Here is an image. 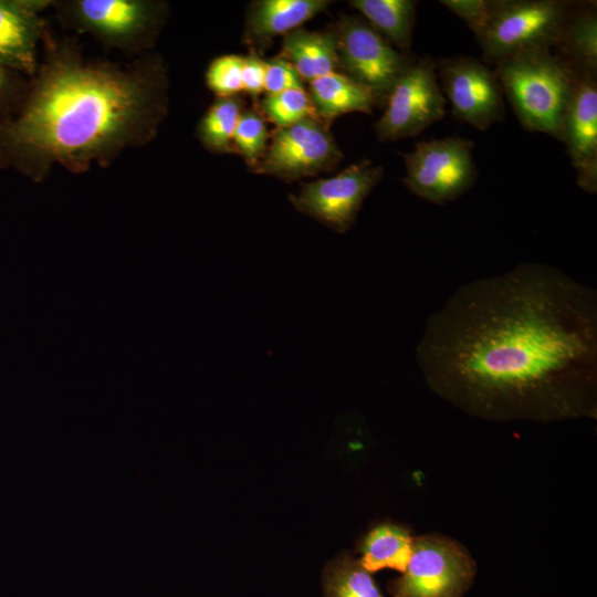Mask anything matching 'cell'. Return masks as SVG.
<instances>
[{"label":"cell","instance_id":"1","mask_svg":"<svg viewBox=\"0 0 597 597\" xmlns=\"http://www.w3.org/2000/svg\"><path fill=\"white\" fill-rule=\"evenodd\" d=\"M415 358L478 407L567 412L596 381L597 293L540 262L467 282L428 316Z\"/></svg>","mask_w":597,"mask_h":597},{"label":"cell","instance_id":"2","mask_svg":"<svg viewBox=\"0 0 597 597\" xmlns=\"http://www.w3.org/2000/svg\"><path fill=\"white\" fill-rule=\"evenodd\" d=\"M167 112L168 75L159 55L117 65L87 60L74 44L48 39L19 115L0 125V144L35 180L54 166L84 172L146 145Z\"/></svg>","mask_w":597,"mask_h":597},{"label":"cell","instance_id":"3","mask_svg":"<svg viewBox=\"0 0 597 597\" xmlns=\"http://www.w3.org/2000/svg\"><path fill=\"white\" fill-rule=\"evenodd\" d=\"M495 76L521 125L563 142L573 71L551 51H531L495 64Z\"/></svg>","mask_w":597,"mask_h":597},{"label":"cell","instance_id":"4","mask_svg":"<svg viewBox=\"0 0 597 597\" xmlns=\"http://www.w3.org/2000/svg\"><path fill=\"white\" fill-rule=\"evenodd\" d=\"M60 17L102 44L126 53L153 46L168 6L156 0H69L54 2Z\"/></svg>","mask_w":597,"mask_h":597},{"label":"cell","instance_id":"5","mask_svg":"<svg viewBox=\"0 0 597 597\" xmlns=\"http://www.w3.org/2000/svg\"><path fill=\"white\" fill-rule=\"evenodd\" d=\"M570 6L559 0H496L486 27L476 36L485 60L495 65L516 54L551 51Z\"/></svg>","mask_w":597,"mask_h":597},{"label":"cell","instance_id":"6","mask_svg":"<svg viewBox=\"0 0 597 597\" xmlns=\"http://www.w3.org/2000/svg\"><path fill=\"white\" fill-rule=\"evenodd\" d=\"M476 564L458 542L439 535L413 537L410 559L394 580V597H462L471 587Z\"/></svg>","mask_w":597,"mask_h":597},{"label":"cell","instance_id":"7","mask_svg":"<svg viewBox=\"0 0 597 597\" xmlns=\"http://www.w3.org/2000/svg\"><path fill=\"white\" fill-rule=\"evenodd\" d=\"M473 143L458 136L421 140L401 153L406 166L402 182L415 196L446 205L465 192L476 179Z\"/></svg>","mask_w":597,"mask_h":597},{"label":"cell","instance_id":"8","mask_svg":"<svg viewBox=\"0 0 597 597\" xmlns=\"http://www.w3.org/2000/svg\"><path fill=\"white\" fill-rule=\"evenodd\" d=\"M333 30L341 72L370 90L384 105L411 61L359 17L343 15Z\"/></svg>","mask_w":597,"mask_h":597},{"label":"cell","instance_id":"9","mask_svg":"<svg viewBox=\"0 0 597 597\" xmlns=\"http://www.w3.org/2000/svg\"><path fill=\"white\" fill-rule=\"evenodd\" d=\"M436 69L428 57L411 61L390 91L384 113L375 124L379 140L413 137L444 116L446 98Z\"/></svg>","mask_w":597,"mask_h":597},{"label":"cell","instance_id":"10","mask_svg":"<svg viewBox=\"0 0 597 597\" xmlns=\"http://www.w3.org/2000/svg\"><path fill=\"white\" fill-rule=\"evenodd\" d=\"M342 158L328 128L306 118L270 133V143L253 171L293 181L331 171Z\"/></svg>","mask_w":597,"mask_h":597},{"label":"cell","instance_id":"11","mask_svg":"<svg viewBox=\"0 0 597 597\" xmlns=\"http://www.w3.org/2000/svg\"><path fill=\"white\" fill-rule=\"evenodd\" d=\"M381 177L383 168L365 159L333 177L303 184L289 199L297 211L345 233L354 226L365 199Z\"/></svg>","mask_w":597,"mask_h":597},{"label":"cell","instance_id":"12","mask_svg":"<svg viewBox=\"0 0 597 597\" xmlns=\"http://www.w3.org/2000/svg\"><path fill=\"white\" fill-rule=\"evenodd\" d=\"M440 88L453 115L479 130L504 117L502 88L494 74L476 59H443L438 64ZM444 97V98H446Z\"/></svg>","mask_w":597,"mask_h":597},{"label":"cell","instance_id":"13","mask_svg":"<svg viewBox=\"0 0 597 597\" xmlns=\"http://www.w3.org/2000/svg\"><path fill=\"white\" fill-rule=\"evenodd\" d=\"M563 142L576 172V184L585 192H597V82L596 74L573 71Z\"/></svg>","mask_w":597,"mask_h":597},{"label":"cell","instance_id":"14","mask_svg":"<svg viewBox=\"0 0 597 597\" xmlns=\"http://www.w3.org/2000/svg\"><path fill=\"white\" fill-rule=\"evenodd\" d=\"M51 1L0 0V64L33 75L45 31L40 12Z\"/></svg>","mask_w":597,"mask_h":597},{"label":"cell","instance_id":"15","mask_svg":"<svg viewBox=\"0 0 597 597\" xmlns=\"http://www.w3.org/2000/svg\"><path fill=\"white\" fill-rule=\"evenodd\" d=\"M328 0H258L248 8L244 42L253 51L285 35L327 9Z\"/></svg>","mask_w":597,"mask_h":597},{"label":"cell","instance_id":"16","mask_svg":"<svg viewBox=\"0 0 597 597\" xmlns=\"http://www.w3.org/2000/svg\"><path fill=\"white\" fill-rule=\"evenodd\" d=\"M287 61L303 81L338 72L337 42L334 30L310 31L297 28L283 35L277 55Z\"/></svg>","mask_w":597,"mask_h":597},{"label":"cell","instance_id":"17","mask_svg":"<svg viewBox=\"0 0 597 597\" xmlns=\"http://www.w3.org/2000/svg\"><path fill=\"white\" fill-rule=\"evenodd\" d=\"M308 83L316 115L327 128L341 115L371 114L378 105L370 90L342 72H332Z\"/></svg>","mask_w":597,"mask_h":597},{"label":"cell","instance_id":"18","mask_svg":"<svg viewBox=\"0 0 597 597\" xmlns=\"http://www.w3.org/2000/svg\"><path fill=\"white\" fill-rule=\"evenodd\" d=\"M556 54L575 72L597 71V12L590 3L572 4L563 24Z\"/></svg>","mask_w":597,"mask_h":597},{"label":"cell","instance_id":"19","mask_svg":"<svg viewBox=\"0 0 597 597\" xmlns=\"http://www.w3.org/2000/svg\"><path fill=\"white\" fill-rule=\"evenodd\" d=\"M349 4L392 46L401 51L410 48L416 19V1L353 0Z\"/></svg>","mask_w":597,"mask_h":597},{"label":"cell","instance_id":"20","mask_svg":"<svg viewBox=\"0 0 597 597\" xmlns=\"http://www.w3.org/2000/svg\"><path fill=\"white\" fill-rule=\"evenodd\" d=\"M412 542L413 537L399 525H378L365 537L359 562L370 573L383 568L402 573L412 553Z\"/></svg>","mask_w":597,"mask_h":597},{"label":"cell","instance_id":"21","mask_svg":"<svg viewBox=\"0 0 597 597\" xmlns=\"http://www.w3.org/2000/svg\"><path fill=\"white\" fill-rule=\"evenodd\" d=\"M243 102L238 96L217 98L200 118L197 136L205 148L216 154L237 153L233 137Z\"/></svg>","mask_w":597,"mask_h":597},{"label":"cell","instance_id":"22","mask_svg":"<svg viewBox=\"0 0 597 597\" xmlns=\"http://www.w3.org/2000/svg\"><path fill=\"white\" fill-rule=\"evenodd\" d=\"M325 597H384L371 573L349 555L331 562L324 573Z\"/></svg>","mask_w":597,"mask_h":597},{"label":"cell","instance_id":"23","mask_svg":"<svg viewBox=\"0 0 597 597\" xmlns=\"http://www.w3.org/2000/svg\"><path fill=\"white\" fill-rule=\"evenodd\" d=\"M261 111L276 127L289 126L306 118L320 121L304 87L266 94L261 101Z\"/></svg>","mask_w":597,"mask_h":597},{"label":"cell","instance_id":"24","mask_svg":"<svg viewBox=\"0 0 597 597\" xmlns=\"http://www.w3.org/2000/svg\"><path fill=\"white\" fill-rule=\"evenodd\" d=\"M270 139L263 116L253 109L243 111L233 137L235 151L252 168L260 161Z\"/></svg>","mask_w":597,"mask_h":597},{"label":"cell","instance_id":"25","mask_svg":"<svg viewBox=\"0 0 597 597\" xmlns=\"http://www.w3.org/2000/svg\"><path fill=\"white\" fill-rule=\"evenodd\" d=\"M243 56L226 54L213 59L206 71L208 88L220 97L237 96L242 92Z\"/></svg>","mask_w":597,"mask_h":597},{"label":"cell","instance_id":"26","mask_svg":"<svg viewBox=\"0 0 597 597\" xmlns=\"http://www.w3.org/2000/svg\"><path fill=\"white\" fill-rule=\"evenodd\" d=\"M440 3L450 12L454 13L467 23L475 38L486 27L493 8L494 0H442Z\"/></svg>","mask_w":597,"mask_h":597},{"label":"cell","instance_id":"27","mask_svg":"<svg viewBox=\"0 0 597 597\" xmlns=\"http://www.w3.org/2000/svg\"><path fill=\"white\" fill-rule=\"evenodd\" d=\"M298 87H304L303 80L287 61L280 56L265 61L264 91L266 94Z\"/></svg>","mask_w":597,"mask_h":597},{"label":"cell","instance_id":"28","mask_svg":"<svg viewBox=\"0 0 597 597\" xmlns=\"http://www.w3.org/2000/svg\"><path fill=\"white\" fill-rule=\"evenodd\" d=\"M265 61L256 51L243 56L242 64V90L249 95L256 97L264 91Z\"/></svg>","mask_w":597,"mask_h":597},{"label":"cell","instance_id":"29","mask_svg":"<svg viewBox=\"0 0 597 597\" xmlns=\"http://www.w3.org/2000/svg\"><path fill=\"white\" fill-rule=\"evenodd\" d=\"M11 85L7 67L0 64V100L4 97Z\"/></svg>","mask_w":597,"mask_h":597}]
</instances>
